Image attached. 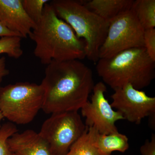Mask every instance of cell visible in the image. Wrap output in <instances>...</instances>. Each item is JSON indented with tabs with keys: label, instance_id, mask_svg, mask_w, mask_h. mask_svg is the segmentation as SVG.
Instances as JSON below:
<instances>
[{
	"label": "cell",
	"instance_id": "9",
	"mask_svg": "<svg viewBox=\"0 0 155 155\" xmlns=\"http://www.w3.org/2000/svg\"><path fill=\"white\" fill-rule=\"evenodd\" d=\"M111 105L121 114L124 119L139 125L146 117L155 116V97L131 84L114 90Z\"/></svg>",
	"mask_w": 155,
	"mask_h": 155
},
{
	"label": "cell",
	"instance_id": "3",
	"mask_svg": "<svg viewBox=\"0 0 155 155\" xmlns=\"http://www.w3.org/2000/svg\"><path fill=\"white\" fill-rule=\"evenodd\" d=\"M98 75L113 90L131 84L141 90L150 85L155 77V61L144 47L129 49L110 58L99 59Z\"/></svg>",
	"mask_w": 155,
	"mask_h": 155
},
{
	"label": "cell",
	"instance_id": "1",
	"mask_svg": "<svg viewBox=\"0 0 155 155\" xmlns=\"http://www.w3.org/2000/svg\"><path fill=\"white\" fill-rule=\"evenodd\" d=\"M41 84L45 90V114L78 111L94 86L92 71L79 60L53 61L47 65Z\"/></svg>",
	"mask_w": 155,
	"mask_h": 155
},
{
	"label": "cell",
	"instance_id": "13",
	"mask_svg": "<svg viewBox=\"0 0 155 155\" xmlns=\"http://www.w3.org/2000/svg\"><path fill=\"white\" fill-rule=\"evenodd\" d=\"M98 133L95 128L87 127L83 134L64 155H107L102 153L97 145V137Z\"/></svg>",
	"mask_w": 155,
	"mask_h": 155
},
{
	"label": "cell",
	"instance_id": "16",
	"mask_svg": "<svg viewBox=\"0 0 155 155\" xmlns=\"http://www.w3.org/2000/svg\"><path fill=\"white\" fill-rule=\"evenodd\" d=\"M21 38L17 36L2 37L0 38V55L6 54L9 57L18 59L23 54Z\"/></svg>",
	"mask_w": 155,
	"mask_h": 155
},
{
	"label": "cell",
	"instance_id": "14",
	"mask_svg": "<svg viewBox=\"0 0 155 155\" xmlns=\"http://www.w3.org/2000/svg\"><path fill=\"white\" fill-rule=\"evenodd\" d=\"M97 144L101 151L107 155H112L114 151L124 153L129 147L127 137L119 131L107 134L98 133Z\"/></svg>",
	"mask_w": 155,
	"mask_h": 155
},
{
	"label": "cell",
	"instance_id": "23",
	"mask_svg": "<svg viewBox=\"0 0 155 155\" xmlns=\"http://www.w3.org/2000/svg\"><path fill=\"white\" fill-rule=\"evenodd\" d=\"M1 83H0V87H1ZM4 116L2 115V114L0 112V128L2 127V124H1V122H2V121L3 119H4Z\"/></svg>",
	"mask_w": 155,
	"mask_h": 155
},
{
	"label": "cell",
	"instance_id": "21",
	"mask_svg": "<svg viewBox=\"0 0 155 155\" xmlns=\"http://www.w3.org/2000/svg\"><path fill=\"white\" fill-rule=\"evenodd\" d=\"M9 70L6 67L5 58L0 56V83L2 82L3 78L8 75Z\"/></svg>",
	"mask_w": 155,
	"mask_h": 155
},
{
	"label": "cell",
	"instance_id": "15",
	"mask_svg": "<svg viewBox=\"0 0 155 155\" xmlns=\"http://www.w3.org/2000/svg\"><path fill=\"white\" fill-rule=\"evenodd\" d=\"M133 8L139 22L144 30L155 27V0H136Z\"/></svg>",
	"mask_w": 155,
	"mask_h": 155
},
{
	"label": "cell",
	"instance_id": "12",
	"mask_svg": "<svg viewBox=\"0 0 155 155\" xmlns=\"http://www.w3.org/2000/svg\"><path fill=\"white\" fill-rule=\"evenodd\" d=\"M134 0H91L82 4L90 11L110 23L133 7Z\"/></svg>",
	"mask_w": 155,
	"mask_h": 155
},
{
	"label": "cell",
	"instance_id": "4",
	"mask_svg": "<svg viewBox=\"0 0 155 155\" xmlns=\"http://www.w3.org/2000/svg\"><path fill=\"white\" fill-rule=\"evenodd\" d=\"M49 4L58 17L72 28L78 38L85 41L86 58L97 63L110 23L78 1L54 0Z\"/></svg>",
	"mask_w": 155,
	"mask_h": 155
},
{
	"label": "cell",
	"instance_id": "6",
	"mask_svg": "<svg viewBox=\"0 0 155 155\" xmlns=\"http://www.w3.org/2000/svg\"><path fill=\"white\" fill-rule=\"evenodd\" d=\"M87 127L78 111L61 112L52 114L43 123L39 134L54 155H64Z\"/></svg>",
	"mask_w": 155,
	"mask_h": 155
},
{
	"label": "cell",
	"instance_id": "2",
	"mask_svg": "<svg viewBox=\"0 0 155 155\" xmlns=\"http://www.w3.org/2000/svg\"><path fill=\"white\" fill-rule=\"evenodd\" d=\"M29 37L35 43V56L44 65L53 61H80L86 58L85 41L58 17L48 3Z\"/></svg>",
	"mask_w": 155,
	"mask_h": 155
},
{
	"label": "cell",
	"instance_id": "11",
	"mask_svg": "<svg viewBox=\"0 0 155 155\" xmlns=\"http://www.w3.org/2000/svg\"><path fill=\"white\" fill-rule=\"evenodd\" d=\"M8 142L14 155H54L44 139L31 129L16 132Z\"/></svg>",
	"mask_w": 155,
	"mask_h": 155
},
{
	"label": "cell",
	"instance_id": "8",
	"mask_svg": "<svg viewBox=\"0 0 155 155\" xmlns=\"http://www.w3.org/2000/svg\"><path fill=\"white\" fill-rule=\"evenodd\" d=\"M107 87L103 82H98L94 87L90 101L80 109L81 115L85 118V125L95 128L101 134L118 132L116 123L124 120L118 111L115 110L105 97Z\"/></svg>",
	"mask_w": 155,
	"mask_h": 155
},
{
	"label": "cell",
	"instance_id": "5",
	"mask_svg": "<svg viewBox=\"0 0 155 155\" xmlns=\"http://www.w3.org/2000/svg\"><path fill=\"white\" fill-rule=\"evenodd\" d=\"M45 90L41 84L19 82L0 87V112L11 123L25 125L42 110Z\"/></svg>",
	"mask_w": 155,
	"mask_h": 155
},
{
	"label": "cell",
	"instance_id": "20",
	"mask_svg": "<svg viewBox=\"0 0 155 155\" xmlns=\"http://www.w3.org/2000/svg\"><path fill=\"white\" fill-rule=\"evenodd\" d=\"M142 155H155V135L153 134L150 140H147L140 148Z\"/></svg>",
	"mask_w": 155,
	"mask_h": 155
},
{
	"label": "cell",
	"instance_id": "19",
	"mask_svg": "<svg viewBox=\"0 0 155 155\" xmlns=\"http://www.w3.org/2000/svg\"><path fill=\"white\" fill-rule=\"evenodd\" d=\"M143 44L147 54L153 61H155V28L144 30Z\"/></svg>",
	"mask_w": 155,
	"mask_h": 155
},
{
	"label": "cell",
	"instance_id": "7",
	"mask_svg": "<svg viewBox=\"0 0 155 155\" xmlns=\"http://www.w3.org/2000/svg\"><path fill=\"white\" fill-rule=\"evenodd\" d=\"M144 31L132 7L110 23L99 50V59L110 58L129 49L144 47Z\"/></svg>",
	"mask_w": 155,
	"mask_h": 155
},
{
	"label": "cell",
	"instance_id": "10",
	"mask_svg": "<svg viewBox=\"0 0 155 155\" xmlns=\"http://www.w3.org/2000/svg\"><path fill=\"white\" fill-rule=\"evenodd\" d=\"M0 22L21 38L29 36L36 25L25 12L22 0H0Z\"/></svg>",
	"mask_w": 155,
	"mask_h": 155
},
{
	"label": "cell",
	"instance_id": "18",
	"mask_svg": "<svg viewBox=\"0 0 155 155\" xmlns=\"http://www.w3.org/2000/svg\"><path fill=\"white\" fill-rule=\"evenodd\" d=\"M18 132L16 125L11 122L2 125L0 128V155H14L8 144V139Z\"/></svg>",
	"mask_w": 155,
	"mask_h": 155
},
{
	"label": "cell",
	"instance_id": "17",
	"mask_svg": "<svg viewBox=\"0 0 155 155\" xmlns=\"http://www.w3.org/2000/svg\"><path fill=\"white\" fill-rule=\"evenodd\" d=\"M48 2L49 0H22L25 12L35 23L41 19L45 6Z\"/></svg>",
	"mask_w": 155,
	"mask_h": 155
},
{
	"label": "cell",
	"instance_id": "22",
	"mask_svg": "<svg viewBox=\"0 0 155 155\" xmlns=\"http://www.w3.org/2000/svg\"><path fill=\"white\" fill-rule=\"evenodd\" d=\"M19 36L17 34L9 30L0 22V37L5 36Z\"/></svg>",
	"mask_w": 155,
	"mask_h": 155
}]
</instances>
